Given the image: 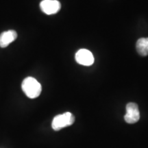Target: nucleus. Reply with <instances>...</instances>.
Segmentation results:
<instances>
[{
	"mask_svg": "<svg viewBox=\"0 0 148 148\" xmlns=\"http://www.w3.org/2000/svg\"><path fill=\"white\" fill-rule=\"evenodd\" d=\"M75 121V116L69 112L58 114L53 118L51 127L55 131H58L64 127L70 126Z\"/></svg>",
	"mask_w": 148,
	"mask_h": 148,
	"instance_id": "obj_2",
	"label": "nucleus"
},
{
	"mask_svg": "<svg viewBox=\"0 0 148 148\" xmlns=\"http://www.w3.org/2000/svg\"><path fill=\"white\" fill-rule=\"evenodd\" d=\"M140 119V112L138 105L136 103L130 102L126 105V114L124 116V119L127 123H136Z\"/></svg>",
	"mask_w": 148,
	"mask_h": 148,
	"instance_id": "obj_3",
	"label": "nucleus"
},
{
	"mask_svg": "<svg viewBox=\"0 0 148 148\" xmlns=\"http://www.w3.org/2000/svg\"><path fill=\"white\" fill-rule=\"evenodd\" d=\"M40 8L48 15L57 13L60 10V3L57 0H43L40 3Z\"/></svg>",
	"mask_w": 148,
	"mask_h": 148,
	"instance_id": "obj_5",
	"label": "nucleus"
},
{
	"mask_svg": "<svg viewBox=\"0 0 148 148\" xmlns=\"http://www.w3.org/2000/svg\"><path fill=\"white\" fill-rule=\"evenodd\" d=\"M75 60L77 63L84 66H90L93 64L94 56L89 50L81 49L75 53Z\"/></svg>",
	"mask_w": 148,
	"mask_h": 148,
	"instance_id": "obj_4",
	"label": "nucleus"
},
{
	"mask_svg": "<svg viewBox=\"0 0 148 148\" xmlns=\"http://www.w3.org/2000/svg\"><path fill=\"white\" fill-rule=\"evenodd\" d=\"M137 52L142 56L148 55V38H140L137 40L136 45Z\"/></svg>",
	"mask_w": 148,
	"mask_h": 148,
	"instance_id": "obj_7",
	"label": "nucleus"
},
{
	"mask_svg": "<svg viewBox=\"0 0 148 148\" xmlns=\"http://www.w3.org/2000/svg\"><path fill=\"white\" fill-rule=\"evenodd\" d=\"M21 88L27 97L34 99L40 95L42 90L41 85L32 77H27L23 79Z\"/></svg>",
	"mask_w": 148,
	"mask_h": 148,
	"instance_id": "obj_1",
	"label": "nucleus"
},
{
	"mask_svg": "<svg viewBox=\"0 0 148 148\" xmlns=\"http://www.w3.org/2000/svg\"><path fill=\"white\" fill-rule=\"evenodd\" d=\"M17 38V33L14 30H8L0 34V47L4 48L8 46Z\"/></svg>",
	"mask_w": 148,
	"mask_h": 148,
	"instance_id": "obj_6",
	"label": "nucleus"
}]
</instances>
